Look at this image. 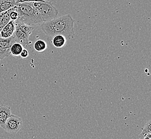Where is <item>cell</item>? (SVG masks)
<instances>
[{
  "instance_id": "1",
  "label": "cell",
  "mask_w": 151,
  "mask_h": 139,
  "mask_svg": "<svg viewBox=\"0 0 151 139\" xmlns=\"http://www.w3.org/2000/svg\"><path fill=\"white\" fill-rule=\"evenodd\" d=\"M73 24V17L68 14L43 22L40 26L42 31L48 37H52L55 35L61 34L67 39H71L75 37Z\"/></svg>"
},
{
  "instance_id": "2",
  "label": "cell",
  "mask_w": 151,
  "mask_h": 139,
  "mask_svg": "<svg viewBox=\"0 0 151 139\" xmlns=\"http://www.w3.org/2000/svg\"><path fill=\"white\" fill-rule=\"evenodd\" d=\"M15 9L18 17L16 23H23L29 26L40 25L43 21L30 2L18 3Z\"/></svg>"
},
{
  "instance_id": "3",
  "label": "cell",
  "mask_w": 151,
  "mask_h": 139,
  "mask_svg": "<svg viewBox=\"0 0 151 139\" xmlns=\"http://www.w3.org/2000/svg\"><path fill=\"white\" fill-rule=\"evenodd\" d=\"M35 8L43 22L58 17V11L50 1L30 2Z\"/></svg>"
},
{
  "instance_id": "4",
  "label": "cell",
  "mask_w": 151,
  "mask_h": 139,
  "mask_svg": "<svg viewBox=\"0 0 151 139\" xmlns=\"http://www.w3.org/2000/svg\"><path fill=\"white\" fill-rule=\"evenodd\" d=\"M16 24L15 32L12 35L15 42L21 44L24 47L27 46L29 44V37L34 29V27L23 23H16Z\"/></svg>"
},
{
  "instance_id": "5",
  "label": "cell",
  "mask_w": 151,
  "mask_h": 139,
  "mask_svg": "<svg viewBox=\"0 0 151 139\" xmlns=\"http://www.w3.org/2000/svg\"><path fill=\"white\" fill-rule=\"evenodd\" d=\"M23 126V120L22 118L15 115L10 116L6 120L3 129L9 134L17 133Z\"/></svg>"
},
{
  "instance_id": "6",
  "label": "cell",
  "mask_w": 151,
  "mask_h": 139,
  "mask_svg": "<svg viewBox=\"0 0 151 139\" xmlns=\"http://www.w3.org/2000/svg\"><path fill=\"white\" fill-rule=\"evenodd\" d=\"M16 25V24L15 21L10 20L0 32V37L8 38L12 37L15 32Z\"/></svg>"
},
{
  "instance_id": "7",
  "label": "cell",
  "mask_w": 151,
  "mask_h": 139,
  "mask_svg": "<svg viewBox=\"0 0 151 139\" xmlns=\"http://www.w3.org/2000/svg\"><path fill=\"white\" fill-rule=\"evenodd\" d=\"M10 108L8 106L2 105L0 106V127L3 128L6 121L11 115Z\"/></svg>"
},
{
  "instance_id": "8",
  "label": "cell",
  "mask_w": 151,
  "mask_h": 139,
  "mask_svg": "<svg viewBox=\"0 0 151 139\" xmlns=\"http://www.w3.org/2000/svg\"><path fill=\"white\" fill-rule=\"evenodd\" d=\"M67 38L61 34H57L52 37V44L57 48H62L67 44Z\"/></svg>"
},
{
  "instance_id": "9",
  "label": "cell",
  "mask_w": 151,
  "mask_h": 139,
  "mask_svg": "<svg viewBox=\"0 0 151 139\" xmlns=\"http://www.w3.org/2000/svg\"><path fill=\"white\" fill-rule=\"evenodd\" d=\"M17 0H0V13L17 6Z\"/></svg>"
},
{
  "instance_id": "10",
  "label": "cell",
  "mask_w": 151,
  "mask_h": 139,
  "mask_svg": "<svg viewBox=\"0 0 151 139\" xmlns=\"http://www.w3.org/2000/svg\"><path fill=\"white\" fill-rule=\"evenodd\" d=\"M12 9L0 13V32L4 28V27L11 20L9 16V14Z\"/></svg>"
},
{
  "instance_id": "11",
  "label": "cell",
  "mask_w": 151,
  "mask_h": 139,
  "mask_svg": "<svg viewBox=\"0 0 151 139\" xmlns=\"http://www.w3.org/2000/svg\"><path fill=\"white\" fill-rule=\"evenodd\" d=\"M23 49L24 47L21 44L15 42L10 47V54H12L14 57L20 56V54Z\"/></svg>"
},
{
  "instance_id": "12",
  "label": "cell",
  "mask_w": 151,
  "mask_h": 139,
  "mask_svg": "<svg viewBox=\"0 0 151 139\" xmlns=\"http://www.w3.org/2000/svg\"><path fill=\"white\" fill-rule=\"evenodd\" d=\"M151 121L145 125L140 134L139 139H151Z\"/></svg>"
},
{
  "instance_id": "13",
  "label": "cell",
  "mask_w": 151,
  "mask_h": 139,
  "mask_svg": "<svg viewBox=\"0 0 151 139\" xmlns=\"http://www.w3.org/2000/svg\"><path fill=\"white\" fill-rule=\"evenodd\" d=\"M15 42V40L12 36L8 38L0 37V47L3 49H10V47Z\"/></svg>"
},
{
  "instance_id": "14",
  "label": "cell",
  "mask_w": 151,
  "mask_h": 139,
  "mask_svg": "<svg viewBox=\"0 0 151 139\" xmlns=\"http://www.w3.org/2000/svg\"><path fill=\"white\" fill-rule=\"evenodd\" d=\"M35 49L38 52H43L47 48V44L44 40H38L36 41L33 44Z\"/></svg>"
},
{
  "instance_id": "15",
  "label": "cell",
  "mask_w": 151,
  "mask_h": 139,
  "mask_svg": "<svg viewBox=\"0 0 151 139\" xmlns=\"http://www.w3.org/2000/svg\"><path fill=\"white\" fill-rule=\"evenodd\" d=\"M10 55V49H3L0 47V61L2 60L6 57H8Z\"/></svg>"
},
{
  "instance_id": "16",
  "label": "cell",
  "mask_w": 151,
  "mask_h": 139,
  "mask_svg": "<svg viewBox=\"0 0 151 139\" xmlns=\"http://www.w3.org/2000/svg\"><path fill=\"white\" fill-rule=\"evenodd\" d=\"M15 7L12 8V9L11 11L9 14V16L10 18V19L11 20H13V21H16V20L17 19L18 17V15L17 12L16 11V9H15Z\"/></svg>"
},
{
  "instance_id": "17",
  "label": "cell",
  "mask_w": 151,
  "mask_h": 139,
  "mask_svg": "<svg viewBox=\"0 0 151 139\" xmlns=\"http://www.w3.org/2000/svg\"><path fill=\"white\" fill-rule=\"evenodd\" d=\"M45 0H17V4L25 3V2H44Z\"/></svg>"
},
{
  "instance_id": "18",
  "label": "cell",
  "mask_w": 151,
  "mask_h": 139,
  "mask_svg": "<svg viewBox=\"0 0 151 139\" xmlns=\"http://www.w3.org/2000/svg\"><path fill=\"white\" fill-rule=\"evenodd\" d=\"M28 56H29V52H28L27 50L26 49H24L20 54V56H21L22 58H25L27 57Z\"/></svg>"
}]
</instances>
